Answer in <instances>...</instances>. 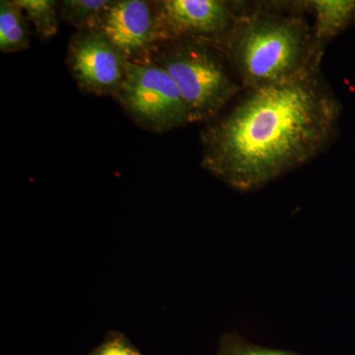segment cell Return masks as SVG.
Here are the masks:
<instances>
[{"label": "cell", "instance_id": "cell-1", "mask_svg": "<svg viewBox=\"0 0 355 355\" xmlns=\"http://www.w3.org/2000/svg\"><path fill=\"white\" fill-rule=\"evenodd\" d=\"M342 109L321 65L244 90L203 130L202 166L233 190H260L327 150L338 137Z\"/></svg>", "mask_w": 355, "mask_h": 355}, {"label": "cell", "instance_id": "cell-2", "mask_svg": "<svg viewBox=\"0 0 355 355\" xmlns=\"http://www.w3.org/2000/svg\"><path fill=\"white\" fill-rule=\"evenodd\" d=\"M304 1L248 4L222 46L243 91L284 83L321 65Z\"/></svg>", "mask_w": 355, "mask_h": 355}, {"label": "cell", "instance_id": "cell-3", "mask_svg": "<svg viewBox=\"0 0 355 355\" xmlns=\"http://www.w3.org/2000/svg\"><path fill=\"white\" fill-rule=\"evenodd\" d=\"M153 60L176 84L189 125L211 123L243 92L225 51L212 42H170L159 48Z\"/></svg>", "mask_w": 355, "mask_h": 355}, {"label": "cell", "instance_id": "cell-4", "mask_svg": "<svg viewBox=\"0 0 355 355\" xmlns=\"http://www.w3.org/2000/svg\"><path fill=\"white\" fill-rule=\"evenodd\" d=\"M116 100L140 128L164 133L186 127L188 116L176 84L153 58L128 62Z\"/></svg>", "mask_w": 355, "mask_h": 355}, {"label": "cell", "instance_id": "cell-5", "mask_svg": "<svg viewBox=\"0 0 355 355\" xmlns=\"http://www.w3.org/2000/svg\"><path fill=\"white\" fill-rule=\"evenodd\" d=\"M248 4L224 0L155 1L163 44L195 39L212 42L222 48Z\"/></svg>", "mask_w": 355, "mask_h": 355}, {"label": "cell", "instance_id": "cell-6", "mask_svg": "<svg viewBox=\"0 0 355 355\" xmlns=\"http://www.w3.org/2000/svg\"><path fill=\"white\" fill-rule=\"evenodd\" d=\"M128 62L97 30L76 31L70 39L67 64L83 92L116 97L125 80Z\"/></svg>", "mask_w": 355, "mask_h": 355}, {"label": "cell", "instance_id": "cell-7", "mask_svg": "<svg viewBox=\"0 0 355 355\" xmlns=\"http://www.w3.org/2000/svg\"><path fill=\"white\" fill-rule=\"evenodd\" d=\"M95 30L130 62L150 60L163 44L155 2L113 0Z\"/></svg>", "mask_w": 355, "mask_h": 355}, {"label": "cell", "instance_id": "cell-8", "mask_svg": "<svg viewBox=\"0 0 355 355\" xmlns=\"http://www.w3.org/2000/svg\"><path fill=\"white\" fill-rule=\"evenodd\" d=\"M304 4L314 17L313 35L320 55L331 40L355 24V0H309Z\"/></svg>", "mask_w": 355, "mask_h": 355}, {"label": "cell", "instance_id": "cell-9", "mask_svg": "<svg viewBox=\"0 0 355 355\" xmlns=\"http://www.w3.org/2000/svg\"><path fill=\"white\" fill-rule=\"evenodd\" d=\"M24 11L16 0L0 1V51L20 53L30 48L29 28Z\"/></svg>", "mask_w": 355, "mask_h": 355}, {"label": "cell", "instance_id": "cell-10", "mask_svg": "<svg viewBox=\"0 0 355 355\" xmlns=\"http://www.w3.org/2000/svg\"><path fill=\"white\" fill-rule=\"evenodd\" d=\"M113 0H64L58 2L60 18L77 31L95 30Z\"/></svg>", "mask_w": 355, "mask_h": 355}, {"label": "cell", "instance_id": "cell-11", "mask_svg": "<svg viewBox=\"0 0 355 355\" xmlns=\"http://www.w3.org/2000/svg\"><path fill=\"white\" fill-rule=\"evenodd\" d=\"M26 17L44 39H51L58 33L60 6L55 0H16Z\"/></svg>", "mask_w": 355, "mask_h": 355}, {"label": "cell", "instance_id": "cell-12", "mask_svg": "<svg viewBox=\"0 0 355 355\" xmlns=\"http://www.w3.org/2000/svg\"><path fill=\"white\" fill-rule=\"evenodd\" d=\"M217 355H301L286 350L268 349L250 343L236 333H228L221 338Z\"/></svg>", "mask_w": 355, "mask_h": 355}, {"label": "cell", "instance_id": "cell-13", "mask_svg": "<svg viewBox=\"0 0 355 355\" xmlns=\"http://www.w3.org/2000/svg\"><path fill=\"white\" fill-rule=\"evenodd\" d=\"M97 355H139L135 350L123 345V343L113 342L103 347Z\"/></svg>", "mask_w": 355, "mask_h": 355}]
</instances>
